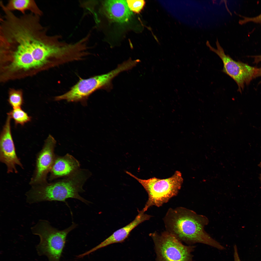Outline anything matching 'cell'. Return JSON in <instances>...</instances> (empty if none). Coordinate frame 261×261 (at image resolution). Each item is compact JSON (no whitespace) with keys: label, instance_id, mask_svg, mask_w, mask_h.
I'll return each mask as SVG.
<instances>
[{"label":"cell","instance_id":"17","mask_svg":"<svg viewBox=\"0 0 261 261\" xmlns=\"http://www.w3.org/2000/svg\"><path fill=\"white\" fill-rule=\"evenodd\" d=\"M242 20L239 21V23L243 24L250 22L258 23H261V14L258 16L253 17H242Z\"/></svg>","mask_w":261,"mask_h":261},{"label":"cell","instance_id":"10","mask_svg":"<svg viewBox=\"0 0 261 261\" xmlns=\"http://www.w3.org/2000/svg\"><path fill=\"white\" fill-rule=\"evenodd\" d=\"M138 214L135 219L130 223L114 232L111 235L99 245L87 252L88 254L102 248L111 244L123 242L129 236L131 231L139 224L149 220L152 217L145 213L143 209L138 210Z\"/></svg>","mask_w":261,"mask_h":261},{"label":"cell","instance_id":"20","mask_svg":"<svg viewBox=\"0 0 261 261\" xmlns=\"http://www.w3.org/2000/svg\"><path fill=\"white\" fill-rule=\"evenodd\" d=\"M258 166L261 169V162H260V163L258 164ZM259 179L261 183V173L260 174V176L259 177Z\"/></svg>","mask_w":261,"mask_h":261},{"label":"cell","instance_id":"1","mask_svg":"<svg viewBox=\"0 0 261 261\" xmlns=\"http://www.w3.org/2000/svg\"><path fill=\"white\" fill-rule=\"evenodd\" d=\"M163 221L167 231L180 241L190 244H204L220 250L225 249L204 230L209 222L204 216L179 207L169 209Z\"/></svg>","mask_w":261,"mask_h":261},{"label":"cell","instance_id":"11","mask_svg":"<svg viewBox=\"0 0 261 261\" xmlns=\"http://www.w3.org/2000/svg\"><path fill=\"white\" fill-rule=\"evenodd\" d=\"M80 167L79 161L69 153L62 156L56 155L50 172L49 180L68 176L80 169Z\"/></svg>","mask_w":261,"mask_h":261},{"label":"cell","instance_id":"15","mask_svg":"<svg viewBox=\"0 0 261 261\" xmlns=\"http://www.w3.org/2000/svg\"><path fill=\"white\" fill-rule=\"evenodd\" d=\"M8 101L13 109L21 107L23 103L21 91L14 90L10 91Z\"/></svg>","mask_w":261,"mask_h":261},{"label":"cell","instance_id":"6","mask_svg":"<svg viewBox=\"0 0 261 261\" xmlns=\"http://www.w3.org/2000/svg\"><path fill=\"white\" fill-rule=\"evenodd\" d=\"M206 44L210 51L215 53L221 59L223 64L222 72L235 82L238 86V91L241 93L245 85L249 84L253 79L259 77V68L241 62L236 61L226 55L218 39L216 42L217 49L212 47L208 41Z\"/></svg>","mask_w":261,"mask_h":261},{"label":"cell","instance_id":"4","mask_svg":"<svg viewBox=\"0 0 261 261\" xmlns=\"http://www.w3.org/2000/svg\"><path fill=\"white\" fill-rule=\"evenodd\" d=\"M77 226L73 222L68 228L60 230L52 226L47 220L39 221L31 228L33 234L38 236L40 239L36 247L38 254L46 256L49 261H59L67 235Z\"/></svg>","mask_w":261,"mask_h":261},{"label":"cell","instance_id":"9","mask_svg":"<svg viewBox=\"0 0 261 261\" xmlns=\"http://www.w3.org/2000/svg\"><path fill=\"white\" fill-rule=\"evenodd\" d=\"M10 116H7L1 133L0 138V160L7 167V172L17 173L16 166H23L16 154L11 131Z\"/></svg>","mask_w":261,"mask_h":261},{"label":"cell","instance_id":"14","mask_svg":"<svg viewBox=\"0 0 261 261\" xmlns=\"http://www.w3.org/2000/svg\"><path fill=\"white\" fill-rule=\"evenodd\" d=\"M7 115L13 119L16 126L18 124L23 126L25 123L31 121V117L29 116L21 107L13 109Z\"/></svg>","mask_w":261,"mask_h":261},{"label":"cell","instance_id":"8","mask_svg":"<svg viewBox=\"0 0 261 261\" xmlns=\"http://www.w3.org/2000/svg\"><path fill=\"white\" fill-rule=\"evenodd\" d=\"M56 144L55 139L49 135L37 156L35 172L29 183L31 186L47 182V175L51 171L56 156L54 153Z\"/></svg>","mask_w":261,"mask_h":261},{"label":"cell","instance_id":"19","mask_svg":"<svg viewBox=\"0 0 261 261\" xmlns=\"http://www.w3.org/2000/svg\"><path fill=\"white\" fill-rule=\"evenodd\" d=\"M234 261H241L239 257L237 247L236 245L234 246Z\"/></svg>","mask_w":261,"mask_h":261},{"label":"cell","instance_id":"5","mask_svg":"<svg viewBox=\"0 0 261 261\" xmlns=\"http://www.w3.org/2000/svg\"><path fill=\"white\" fill-rule=\"evenodd\" d=\"M156 255V261H192L195 246H186L167 231L151 233Z\"/></svg>","mask_w":261,"mask_h":261},{"label":"cell","instance_id":"3","mask_svg":"<svg viewBox=\"0 0 261 261\" xmlns=\"http://www.w3.org/2000/svg\"><path fill=\"white\" fill-rule=\"evenodd\" d=\"M126 173L136 180L143 186L148 195V199L143 209L145 212L150 207H159L168 202L178 194L183 183L182 174L176 171L168 178L161 179L154 177L147 179L139 178L130 172Z\"/></svg>","mask_w":261,"mask_h":261},{"label":"cell","instance_id":"7","mask_svg":"<svg viewBox=\"0 0 261 261\" xmlns=\"http://www.w3.org/2000/svg\"><path fill=\"white\" fill-rule=\"evenodd\" d=\"M121 72L120 68L117 67L106 74L81 79L69 91L56 97L55 100H65L68 102L83 101L98 89L110 87L112 80Z\"/></svg>","mask_w":261,"mask_h":261},{"label":"cell","instance_id":"12","mask_svg":"<svg viewBox=\"0 0 261 261\" xmlns=\"http://www.w3.org/2000/svg\"><path fill=\"white\" fill-rule=\"evenodd\" d=\"M104 7L107 16L113 21L123 23L128 21L132 15L126 0L105 1Z\"/></svg>","mask_w":261,"mask_h":261},{"label":"cell","instance_id":"16","mask_svg":"<svg viewBox=\"0 0 261 261\" xmlns=\"http://www.w3.org/2000/svg\"><path fill=\"white\" fill-rule=\"evenodd\" d=\"M126 0L130 9L132 12L137 13H138L141 11L145 4V1L143 0Z\"/></svg>","mask_w":261,"mask_h":261},{"label":"cell","instance_id":"18","mask_svg":"<svg viewBox=\"0 0 261 261\" xmlns=\"http://www.w3.org/2000/svg\"><path fill=\"white\" fill-rule=\"evenodd\" d=\"M251 57L254 58V63L256 64H258L261 61V55H259L251 56ZM259 68V77H261V67ZM260 83H261V81L260 82Z\"/></svg>","mask_w":261,"mask_h":261},{"label":"cell","instance_id":"2","mask_svg":"<svg viewBox=\"0 0 261 261\" xmlns=\"http://www.w3.org/2000/svg\"><path fill=\"white\" fill-rule=\"evenodd\" d=\"M91 175L88 170L80 168L62 179L32 186L26 193V201L29 204L45 201L65 202L66 199L71 198L88 204L89 202L79 194L84 192L83 186Z\"/></svg>","mask_w":261,"mask_h":261},{"label":"cell","instance_id":"13","mask_svg":"<svg viewBox=\"0 0 261 261\" xmlns=\"http://www.w3.org/2000/svg\"><path fill=\"white\" fill-rule=\"evenodd\" d=\"M5 6L6 8L10 11H18L23 14H26L25 12L27 10L40 16L43 14L36 2L33 0H9Z\"/></svg>","mask_w":261,"mask_h":261}]
</instances>
